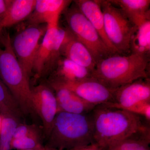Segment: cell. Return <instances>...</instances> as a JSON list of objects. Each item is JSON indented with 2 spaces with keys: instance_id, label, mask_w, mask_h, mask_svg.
I'll return each mask as SVG.
<instances>
[{
  "instance_id": "obj_17",
  "label": "cell",
  "mask_w": 150,
  "mask_h": 150,
  "mask_svg": "<svg viewBox=\"0 0 150 150\" xmlns=\"http://www.w3.org/2000/svg\"><path fill=\"white\" fill-rule=\"evenodd\" d=\"M36 1V0H11L0 21V33L4 28L28 19L34 10Z\"/></svg>"
},
{
  "instance_id": "obj_23",
  "label": "cell",
  "mask_w": 150,
  "mask_h": 150,
  "mask_svg": "<svg viewBox=\"0 0 150 150\" xmlns=\"http://www.w3.org/2000/svg\"><path fill=\"white\" fill-rule=\"evenodd\" d=\"M9 108L19 115L21 112L10 92L0 78V108Z\"/></svg>"
},
{
  "instance_id": "obj_21",
  "label": "cell",
  "mask_w": 150,
  "mask_h": 150,
  "mask_svg": "<svg viewBox=\"0 0 150 150\" xmlns=\"http://www.w3.org/2000/svg\"><path fill=\"white\" fill-rule=\"evenodd\" d=\"M150 129L146 125L108 150H150Z\"/></svg>"
},
{
  "instance_id": "obj_29",
  "label": "cell",
  "mask_w": 150,
  "mask_h": 150,
  "mask_svg": "<svg viewBox=\"0 0 150 150\" xmlns=\"http://www.w3.org/2000/svg\"><path fill=\"white\" fill-rule=\"evenodd\" d=\"M3 118L1 115L0 114V133L1 131L2 127Z\"/></svg>"
},
{
  "instance_id": "obj_27",
  "label": "cell",
  "mask_w": 150,
  "mask_h": 150,
  "mask_svg": "<svg viewBox=\"0 0 150 150\" xmlns=\"http://www.w3.org/2000/svg\"><path fill=\"white\" fill-rule=\"evenodd\" d=\"M11 1L0 0V21L6 11Z\"/></svg>"
},
{
  "instance_id": "obj_18",
  "label": "cell",
  "mask_w": 150,
  "mask_h": 150,
  "mask_svg": "<svg viewBox=\"0 0 150 150\" xmlns=\"http://www.w3.org/2000/svg\"><path fill=\"white\" fill-rule=\"evenodd\" d=\"M109 1L121 8L134 26L150 19L149 0H112Z\"/></svg>"
},
{
  "instance_id": "obj_7",
  "label": "cell",
  "mask_w": 150,
  "mask_h": 150,
  "mask_svg": "<svg viewBox=\"0 0 150 150\" xmlns=\"http://www.w3.org/2000/svg\"><path fill=\"white\" fill-rule=\"evenodd\" d=\"M67 29L59 26V21L46 25V32L35 56L33 71L36 78L52 71L61 57V49L67 36Z\"/></svg>"
},
{
  "instance_id": "obj_15",
  "label": "cell",
  "mask_w": 150,
  "mask_h": 150,
  "mask_svg": "<svg viewBox=\"0 0 150 150\" xmlns=\"http://www.w3.org/2000/svg\"><path fill=\"white\" fill-rule=\"evenodd\" d=\"M74 3L96 30L106 46L112 53L119 54L108 38L105 33L103 14L99 1L98 0H76L74 1Z\"/></svg>"
},
{
  "instance_id": "obj_28",
  "label": "cell",
  "mask_w": 150,
  "mask_h": 150,
  "mask_svg": "<svg viewBox=\"0 0 150 150\" xmlns=\"http://www.w3.org/2000/svg\"><path fill=\"white\" fill-rule=\"evenodd\" d=\"M46 147L43 146H40L38 147L35 148V149H26L24 150H45Z\"/></svg>"
},
{
  "instance_id": "obj_13",
  "label": "cell",
  "mask_w": 150,
  "mask_h": 150,
  "mask_svg": "<svg viewBox=\"0 0 150 150\" xmlns=\"http://www.w3.org/2000/svg\"><path fill=\"white\" fill-rule=\"evenodd\" d=\"M55 92L59 112L85 114L92 112L96 105L88 103L69 89L57 84L49 83Z\"/></svg>"
},
{
  "instance_id": "obj_4",
  "label": "cell",
  "mask_w": 150,
  "mask_h": 150,
  "mask_svg": "<svg viewBox=\"0 0 150 150\" xmlns=\"http://www.w3.org/2000/svg\"><path fill=\"white\" fill-rule=\"evenodd\" d=\"M0 39L4 46V49H0V78L21 112L27 114L33 110L30 77L23 69L14 54L9 34L1 35Z\"/></svg>"
},
{
  "instance_id": "obj_26",
  "label": "cell",
  "mask_w": 150,
  "mask_h": 150,
  "mask_svg": "<svg viewBox=\"0 0 150 150\" xmlns=\"http://www.w3.org/2000/svg\"><path fill=\"white\" fill-rule=\"evenodd\" d=\"M69 150H102V149L96 144L94 143L88 145L77 147Z\"/></svg>"
},
{
  "instance_id": "obj_16",
  "label": "cell",
  "mask_w": 150,
  "mask_h": 150,
  "mask_svg": "<svg viewBox=\"0 0 150 150\" xmlns=\"http://www.w3.org/2000/svg\"><path fill=\"white\" fill-rule=\"evenodd\" d=\"M52 74L49 81L58 82H72L92 77L90 71L62 56L56 63Z\"/></svg>"
},
{
  "instance_id": "obj_24",
  "label": "cell",
  "mask_w": 150,
  "mask_h": 150,
  "mask_svg": "<svg viewBox=\"0 0 150 150\" xmlns=\"http://www.w3.org/2000/svg\"><path fill=\"white\" fill-rule=\"evenodd\" d=\"M144 117L148 122L150 121V101L137 103L127 110Z\"/></svg>"
},
{
  "instance_id": "obj_3",
  "label": "cell",
  "mask_w": 150,
  "mask_h": 150,
  "mask_svg": "<svg viewBox=\"0 0 150 150\" xmlns=\"http://www.w3.org/2000/svg\"><path fill=\"white\" fill-rule=\"evenodd\" d=\"M94 124L91 112L74 114L58 112L46 146L69 150L94 143Z\"/></svg>"
},
{
  "instance_id": "obj_20",
  "label": "cell",
  "mask_w": 150,
  "mask_h": 150,
  "mask_svg": "<svg viewBox=\"0 0 150 150\" xmlns=\"http://www.w3.org/2000/svg\"><path fill=\"white\" fill-rule=\"evenodd\" d=\"M0 114L3 118L0 133V150H11V143L15 129L19 124L20 115L6 107L0 108Z\"/></svg>"
},
{
  "instance_id": "obj_30",
  "label": "cell",
  "mask_w": 150,
  "mask_h": 150,
  "mask_svg": "<svg viewBox=\"0 0 150 150\" xmlns=\"http://www.w3.org/2000/svg\"><path fill=\"white\" fill-rule=\"evenodd\" d=\"M46 147V149H45V150H59L57 149H54V148H51L48 147Z\"/></svg>"
},
{
  "instance_id": "obj_8",
  "label": "cell",
  "mask_w": 150,
  "mask_h": 150,
  "mask_svg": "<svg viewBox=\"0 0 150 150\" xmlns=\"http://www.w3.org/2000/svg\"><path fill=\"white\" fill-rule=\"evenodd\" d=\"M40 25H29L18 33L11 41L17 59L29 77L32 73L40 39L46 31V26Z\"/></svg>"
},
{
  "instance_id": "obj_10",
  "label": "cell",
  "mask_w": 150,
  "mask_h": 150,
  "mask_svg": "<svg viewBox=\"0 0 150 150\" xmlns=\"http://www.w3.org/2000/svg\"><path fill=\"white\" fill-rule=\"evenodd\" d=\"M69 89L88 103L94 105L112 103L115 90L110 89L93 78L72 82H58L49 81Z\"/></svg>"
},
{
  "instance_id": "obj_14",
  "label": "cell",
  "mask_w": 150,
  "mask_h": 150,
  "mask_svg": "<svg viewBox=\"0 0 150 150\" xmlns=\"http://www.w3.org/2000/svg\"><path fill=\"white\" fill-rule=\"evenodd\" d=\"M67 36L61 49V56L93 72L96 63L85 46L67 29Z\"/></svg>"
},
{
  "instance_id": "obj_2",
  "label": "cell",
  "mask_w": 150,
  "mask_h": 150,
  "mask_svg": "<svg viewBox=\"0 0 150 150\" xmlns=\"http://www.w3.org/2000/svg\"><path fill=\"white\" fill-rule=\"evenodd\" d=\"M149 67L150 56L113 54L98 62L92 76L108 88L115 90L139 79L149 78Z\"/></svg>"
},
{
  "instance_id": "obj_11",
  "label": "cell",
  "mask_w": 150,
  "mask_h": 150,
  "mask_svg": "<svg viewBox=\"0 0 150 150\" xmlns=\"http://www.w3.org/2000/svg\"><path fill=\"white\" fill-rule=\"evenodd\" d=\"M150 101L149 78L139 79L116 89L111 107L128 110L137 103Z\"/></svg>"
},
{
  "instance_id": "obj_25",
  "label": "cell",
  "mask_w": 150,
  "mask_h": 150,
  "mask_svg": "<svg viewBox=\"0 0 150 150\" xmlns=\"http://www.w3.org/2000/svg\"><path fill=\"white\" fill-rule=\"evenodd\" d=\"M38 131V130L35 126L19 123L15 129L12 139L27 137Z\"/></svg>"
},
{
  "instance_id": "obj_1",
  "label": "cell",
  "mask_w": 150,
  "mask_h": 150,
  "mask_svg": "<svg viewBox=\"0 0 150 150\" xmlns=\"http://www.w3.org/2000/svg\"><path fill=\"white\" fill-rule=\"evenodd\" d=\"M94 142L108 150L146 125L141 116L106 104L96 105L91 112Z\"/></svg>"
},
{
  "instance_id": "obj_9",
  "label": "cell",
  "mask_w": 150,
  "mask_h": 150,
  "mask_svg": "<svg viewBox=\"0 0 150 150\" xmlns=\"http://www.w3.org/2000/svg\"><path fill=\"white\" fill-rule=\"evenodd\" d=\"M31 102L33 110L41 118L44 134L48 138L54 119L59 112L54 92L49 86L39 85L31 89Z\"/></svg>"
},
{
  "instance_id": "obj_19",
  "label": "cell",
  "mask_w": 150,
  "mask_h": 150,
  "mask_svg": "<svg viewBox=\"0 0 150 150\" xmlns=\"http://www.w3.org/2000/svg\"><path fill=\"white\" fill-rule=\"evenodd\" d=\"M130 52L150 56V19L135 26L130 42Z\"/></svg>"
},
{
  "instance_id": "obj_6",
  "label": "cell",
  "mask_w": 150,
  "mask_h": 150,
  "mask_svg": "<svg viewBox=\"0 0 150 150\" xmlns=\"http://www.w3.org/2000/svg\"><path fill=\"white\" fill-rule=\"evenodd\" d=\"M106 35L118 54L129 55L135 26L120 8L109 1L99 0Z\"/></svg>"
},
{
  "instance_id": "obj_5",
  "label": "cell",
  "mask_w": 150,
  "mask_h": 150,
  "mask_svg": "<svg viewBox=\"0 0 150 150\" xmlns=\"http://www.w3.org/2000/svg\"><path fill=\"white\" fill-rule=\"evenodd\" d=\"M64 11L68 29L88 49L96 64L100 60L115 54L105 44L96 30L75 4Z\"/></svg>"
},
{
  "instance_id": "obj_22",
  "label": "cell",
  "mask_w": 150,
  "mask_h": 150,
  "mask_svg": "<svg viewBox=\"0 0 150 150\" xmlns=\"http://www.w3.org/2000/svg\"><path fill=\"white\" fill-rule=\"evenodd\" d=\"M42 146L38 131L27 137L20 139H12L11 143L12 149L24 150L35 149Z\"/></svg>"
},
{
  "instance_id": "obj_12",
  "label": "cell",
  "mask_w": 150,
  "mask_h": 150,
  "mask_svg": "<svg viewBox=\"0 0 150 150\" xmlns=\"http://www.w3.org/2000/svg\"><path fill=\"white\" fill-rule=\"evenodd\" d=\"M71 3L67 0H36L34 10L27 19L28 23L30 25H47L58 21Z\"/></svg>"
}]
</instances>
